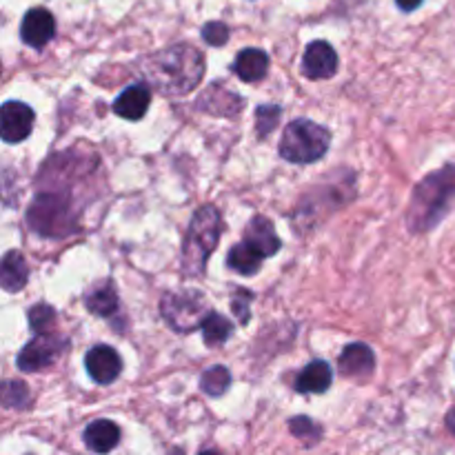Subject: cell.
I'll list each match as a JSON object with an SVG mask.
<instances>
[{
	"label": "cell",
	"mask_w": 455,
	"mask_h": 455,
	"mask_svg": "<svg viewBox=\"0 0 455 455\" xmlns=\"http://www.w3.org/2000/svg\"><path fill=\"white\" fill-rule=\"evenodd\" d=\"M142 74L164 96H185L203 80L204 56L191 44H173L145 58Z\"/></svg>",
	"instance_id": "6da1fadb"
},
{
	"label": "cell",
	"mask_w": 455,
	"mask_h": 455,
	"mask_svg": "<svg viewBox=\"0 0 455 455\" xmlns=\"http://www.w3.org/2000/svg\"><path fill=\"white\" fill-rule=\"evenodd\" d=\"M455 203V164L427 176L413 191L407 222L413 231H429Z\"/></svg>",
	"instance_id": "7a4b0ae2"
},
{
	"label": "cell",
	"mask_w": 455,
	"mask_h": 455,
	"mask_svg": "<svg viewBox=\"0 0 455 455\" xmlns=\"http://www.w3.org/2000/svg\"><path fill=\"white\" fill-rule=\"evenodd\" d=\"M222 218L220 212L212 204H204L191 218L189 231L185 235V249H182V269L187 275H200L204 271L209 256L220 243Z\"/></svg>",
	"instance_id": "3957f363"
},
{
	"label": "cell",
	"mask_w": 455,
	"mask_h": 455,
	"mask_svg": "<svg viewBox=\"0 0 455 455\" xmlns=\"http://www.w3.org/2000/svg\"><path fill=\"white\" fill-rule=\"evenodd\" d=\"M331 145V133L311 120H293L284 127L280 156L289 163L309 164L323 158Z\"/></svg>",
	"instance_id": "277c9868"
},
{
	"label": "cell",
	"mask_w": 455,
	"mask_h": 455,
	"mask_svg": "<svg viewBox=\"0 0 455 455\" xmlns=\"http://www.w3.org/2000/svg\"><path fill=\"white\" fill-rule=\"evenodd\" d=\"M27 222L36 234L44 235V238H62V235L76 231L69 198L65 194H53V191H44L31 203L29 212H27Z\"/></svg>",
	"instance_id": "5b68a950"
},
{
	"label": "cell",
	"mask_w": 455,
	"mask_h": 455,
	"mask_svg": "<svg viewBox=\"0 0 455 455\" xmlns=\"http://www.w3.org/2000/svg\"><path fill=\"white\" fill-rule=\"evenodd\" d=\"M160 311H163L164 320L169 323V327L176 329V331L187 333L194 331V329L203 327V323L207 320V315L212 311L207 309V302L204 296L198 291H176L167 293L160 302Z\"/></svg>",
	"instance_id": "8992f818"
},
{
	"label": "cell",
	"mask_w": 455,
	"mask_h": 455,
	"mask_svg": "<svg viewBox=\"0 0 455 455\" xmlns=\"http://www.w3.org/2000/svg\"><path fill=\"white\" fill-rule=\"evenodd\" d=\"M67 349H69V340L67 338L53 336V333H40L29 345H25V349L18 355L16 364L20 371L27 373L43 371V369L52 367Z\"/></svg>",
	"instance_id": "52a82bcc"
},
{
	"label": "cell",
	"mask_w": 455,
	"mask_h": 455,
	"mask_svg": "<svg viewBox=\"0 0 455 455\" xmlns=\"http://www.w3.org/2000/svg\"><path fill=\"white\" fill-rule=\"evenodd\" d=\"M34 109L25 102L18 100H7L0 111V136L9 145H16L29 138L31 129H34Z\"/></svg>",
	"instance_id": "ba28073f"
},
{
	"label": "cell",
	"mask_w": 455,
	"mask_h": 455,
	"mask_svg": "<svg viewBox=\"0 0 455 455\" xmlns=\"http://www.w3.org/2000/svg\"><path fill=\"white\" fill-rule=\"evenodd\" d=\"M338 71V53L324 40H314L307 44L305 56H302V74L311 80L331 78Z\"/></svg>",
	"instance_id": "9c48e42d"
},
{
	"label": "cell",
	"mask_w": 455,
	"mask_h": 455,
	"mask_svg": "<svg viewBox=\"0 0 455 455\" xmlns=\"http://www.w3.org/2000/svg\"><path fill=\"white\" fill-rule=\"evenodd\" d=\"M56 36V18L44 7L29 9L22 18L20 38L22 43L34 49H43Z\"/></svg>",
	"instance_id": "30bf717a"
},
{
	"label": "cell",
	"mask_w": 455,
	"mask_h": 455,
	"mask_svg": "<svg viewBox=\"0 0 455 455\" xmlns=\"http://www.w3.org/2000/svg\"><path fill=\"white\" fill-rule=\"evenodd\" d=\"M84 369H87L89 378L98 385H111L116 378L123 371V360L116 354L114 347L98 345L84 358Z\"/></svg>",
	"instance_id": "8fae6325"
},
{
	"label": "cell",
	"mask_w": 455,
	"mask_h": 455,
	"mask_svg": "<svg viewBox=\"0 0 455 455\" xmlns=\"http://www.w3.org/2000/svg\"><path fill=\"white\" fill-rule=\"evenodd\" d=\"M340 373L347 378H367L376 369V355L364 342H354L340 355Z\"/></svg>",
	"instance_id": "7c38bea8"
},
{
	"label": "cell",
	"mask_w": 455,
	"mask_h": 455,
	"mask_svg": "<svg viewBox=\"0 0 455 455\" xmlns=\"http://www.w3.org/2000/svg\"><path fill=\"white\" fill-rule=\"evenodd\" d=\"M151 105V89L138 83L124 89L114 102V111L124 120H140Z\"/></svg>",
	"instance_id": "4fadbf2b"
},
{
	"label": "cell",
	"mask_w": 455,
	"mask_h": 455,
	"mask_svg": "<svg viewBox=\"0 0 455 455\" xmlns=\"http://www.w3.org/2000/svg\"><path fill=\"white\" fill-rule=\"evenodd\" d=\"M244 243L251 244V247L256 249V251H260L265 258L275 256V253L280 251V247H283L271 220H267V218L262 216H256L249 222L247 229H244Z\"/></svg>",
	"instance_id": "5bb4252c"
},
{
	"label": "cell",
	"mask_w": 455,
	"mask_h": 455,
	"mask_svg": "<svg viewBox=\"0 0 455 455\" xmlns=\"http://www.w3.org/2000/svg\"><path fill=\"white\" fill-rule=\"evenodd\" d=\"M333 371L329 363L324 360H314L307 364L296 378V391L298 394H324L331 387Z\"/></svg>",
	"instance_id": "9a60e30c"
},
{
	"label": "cell",
	"mask_w": 455,
	"mask_h": 455,
	"mask_svg": "<svg viewBox=\"0 0 455 455\" xmlns=\"http://www.w3.org/2000/svg\"><path fill=\"white\" fill-rule=\"evenodd\" d=\"M267 69H269V56L262 49H243L235 56L234 71L244 83H258V80L265 78Z\"/></svg>",
	"instance_id": "2e32d148"
},
{
	"label": "cell",
	"mask_w": 455,
	"mask_h": 455,
	"mask_svg": "<svg viewBox=\"0 0 455 455\" xmlns=\"http://www.w3.org/2000/svg\"><path fill=\"white\" fill-rule=\"evenodd\" d=\"M27 280H29V267H27L22 253H4L3 262H0V283H3L4 291H20Z\"/></svg>",
	"instance_id": "e0dca14e"
},
{
	"label": "cell",
	"mask_w": 455,
	"mask_h": 455,
	"mask_svg": "<svg viewBox=\"0 0 455 455\" xmlns=\"http://www.w3.org/2000/svg\"><path fill=\"white\" fill-rule=\"evenodd\" d=\"M120 429L111 420H96L84 431V444L93 453H109L111 449L118 447Z\"/></svg>",
	"instance_id": "ac0fdd59"
},
{
	"label": "cell",
	"mask_w": 455,
	"mask_h": 455,
	"mask_svg": "<svg viewBox=\"0 0 455 455\" xmlns=\"http://www.w3.org/2000/svg\"><path fill=\"white\" fill-rule=\"evenodd\" d=\"M262 260H265V256H262L260 251H256L251 244L240 243L231 249L229 258H227V265H229V269H234L235 274L253 275L260 271Z\"/></svg>",
	"instance_id": "d6986e66"
},
{
	"label": "cell",
	"mask_w": 455,
	"mask_h": 455,
	"mask_svg": "<svg viewBox=\"0 0 455 455\" xmlns=\"http://www.w3.org/2000/svg\"><path fill=\"white\" fill-rule=\"evenodd\" d=\"M87 309L92 314L102 315V318H109L118 309V293H116L114 284L111 283H100L98 287H93L87 293Z\"/></svg>",
	"instance_id": "ffe728a7"
},
{
	"label": "cell",
	"mask_w": 455,
	"mask_h": 455,
	"mask_svg": "<svg viewBox=\"0 0 455 455\" xmlns=\"http://www.w3.org/2000/svg\"><path fill=\"white\" fill-rule=\"evenodd\" d=\"M200 329H203L204 342H207L209 347L222 345V342L229 340V336L234 333V324H231L225 315L216 314V311H212V314L207 315V320H204Z\"/></svg>",
	"instance_id": "44dd1931"
},
{
	"label": "cell",
	"mask_w": 455,
	"mask_h": 455,
	"mask_svg": "<svg viewBox=\"0 0 455 455\" xmlns=\"http://www.w3.org/2000/svg\"><path fill=\"white\" fill-rule=\"evenodd\" d=\"M229 385H231V373L229 369L222 367V364H218V367H209L207 371L203 373V378H200V389H203L207 395H213V398L225 394V391L229 389Z\"/></svg>",
	"instance_id": "7402d4cb"
},
{
	"label": "cell",
	"mask_w": 455,
	"mask_h": 455,
	"mask_svg": "<svg viewBox=\"0 0 455 455\" xmlns=\"http://www.w3.org/2000/svg\"><path fill=\"white\" fill-rule=\"evenodd\" d=\"M29 403V389L25 382L7 380L3 387V404L7 409H22Z\"/></svg>",
	"instance_id": "603a6c76"
},
{
	"label": "cell",
	"mask_w": 455,
	"mask_h": 455,
	"mask_svg": "<svg viewBox=\"0 0 455 455\" xmlns=\"http://www.w3.org/2000/svg\"><path fill=\"white\" fill-rule=\"evenodd\" d=\"M53 320H56V311L49 305H36L34 309H29V327L36 333H47V329L52 327Z\"/></svg>",
	"instance_id": "cb8c5ba5"
},
{
	"label": "cell",
	"mask_w": 455,
	"mask_h": 455,
	"mask_svg": "<svg viewBox=\"0 0 455 455\" xmlns=\"http://www.w3.org/2000/svg\"><path fill=\"white\" fill-rule=\"evenodd\" d=\"M278 118H280L278 107H271V105L258 107V111H256L258 136H267V133L274 132V127L278 124Z\"/></svg>",
	"instance_id": "d4e9b609"
},
{
	"label": "cell",
	"mask_w": 455,
	"mask_h": 455,
	"mask_svg": "<svg viewBox=\"0 0 455 455\" xmlns=\"http://www.w3.org/2000/svg\"><path fill=\"white\" fill-rule=\"evenodd\" d=\"M203 38L204 43L213 44V47H222L229 40V27L225 22H207L203 27Z\"/></svg>",
	"instance_id": "484cf974"
},
{
	"label": "cell",
	"mask_w": 455,
	"mask_h": 455,
	"mask_svg": "<svg viewBox=\"0 0 455 455\" xmlns=\"http://www.w3.org/2000/svg\"><path fill=\"white\" fill-rule=\"evenodd\" d=\"M291 431L296 438H302V440H318L320 438V429L309 420V418H293Z\"/></svg>",
	"instance_id": "4316f807"
},
{
	"label": "cell",
	"mask_w": 455,
	"mask_h": 455,
	"mask_svg": "<svg viewBox=\"0 0 455 455\" xmlns=\"http://www.w3.org/2000/svg\"><path fill=\"white\" fill-rule=\"evenodd\" d=\"M249 302H251V293L238 289V291H235V298H234V314L238 315L240 324L249 323Z\"/></svg>",
	"instance_id": "83f0119b"
},
{
	"label": "cell",
	"mask_w": 455,
	"mask_h": 455,
	"mask_svg": "<svg viewBox=\"0 0 455 455\" xmlns=\"http://www.w3.org/2000/svg\"><path fill=\"white\" fill-rule=\"evenodd\" d=\"M398 3V7L403 9V12H413V9H418L422 4V0H395Z\"/></svg>",
	"instance_id": "f1b7e54d"
},
{
	"label": "cell",
	"mask_w": 455,
	"mask_h": 455,
	"mask_svg": "<svg viewBox=\"0 0 455 455\" xmlns=\"http://www.w3.org/2000/svg\"><path fill=\"white\" fill-rule=\"evenodd\" d=\"M447 427H449V429H451V434L455 435V407L451 409V411H449V416H447Z\"/></svg>",
	"instance_id": "f546056e"
},
{
	"label": "cell",
	"mask_w": 455,
	"mask_h": 455,
	"mask_svg": "<svg viewBox=\"0 0 455 455\" xmlns=\"http://www.w3.org/2000/svg\"><path fill=\"white\" fill-rule=\"evenodd\" d=\"M200 455H220L218 451H213V449H207V451H203Z\"/></svg>",
	"instance_id": "4dcf8cb0"
}]
</instances>
